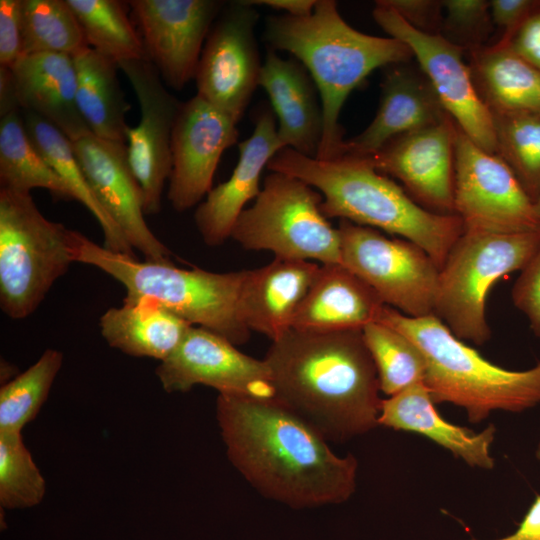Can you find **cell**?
<instances>
[{
	"label": "cell",
	"instance_id": "f35d334b",
	"mask_svg": "<svg viewBox=\"0 0 540 540\" xmlns=\"http://www.w3.org/2000/svg\"><path fill=\"white\" fill-rule=\"evenodd\" d=\"M511 297L515 307L528 319L533 334L540 337V246L520 271Z\"/></svg>",
	"mask_w": 540,
	"mask_h": 540
},
{
	"label": "cell",
	"instance_id": "ab89813d",
	"mask_svg": "<svg viewBox=\"0 0 540 540\" xmlns=\"http://www.w3.org/2000/svg\"><path fill=\"white\" fill-rule=\"evenodd\" d=\"M405 22L418 31L441 34L443 23L442 1L437 0H381Z\"/></svg>",
	"mask_w": 540,
	"mask_h": 540
},
{
	"label": "cell",
	"instance_id": "cb8c5ba5",
	"mask_svg": "<svg viewBox=\"0 0 540 540\" xmlns=\"http://www.w3.org/2000/svg\"><path fill=\"white\" fill-rule=\"evenodd\" d=\"M9 68L19 108L44 118L70 141L91 133L76 102L77 74L73 56L29 54Z\"/></svg>",
	"mask_w": 540,
	"mask_h": 540
},
{
	"label": "cell",
	"instance_id": "836d02e7",
	"mask_svg": "<svg viewBox=\"0 0 540 540\" xmlns=\"http://www.w3.org/2000/svg\"><path fill=\"white\" fill-rule=\"evenodd\" d=\"M362 333L382 393L391 397L413 385L424 384L425 357L407 336L377 321L364 326Z\"/></svg>",
	"mask_w": 540,
	"mask_h": 540
},
{
	"label": "cell",
	"instance_id": "8992f818",
	"mask_svg": "<svg viewBox=\"0 0 540 540\" xmlns=\"http://www.w3.org/2000/svg\"><path fill=\"white\" fill-rule=\"evenodd\" d=\"M75 262L94 266L118 281L126 296H148L191 325L218 334L234 345L249 339L238 318V298L245 270L216 273L182 269L172 262L139 261L113 252L73 230Z\"/></svg>",
	"mask_w": 540,
	"mask_h": 540
},
{
	"label": "cell",
	"instance_id": "b9f144b4",
	"mask_svg": "<svg viewBox=\"0 0 540 540\" xmlns=\"http://www.w3.org/2000/svg\"><path fill=\"white\" fill-rule=\"evenodd\" d=\"M540 7V0H492L493 26L502 30L496 43L507 44L523 22Z\"/></svg>",
	"mask_w": 540,
	"mask_h": 540
},
{
	"label": "cell",
	"instance_id": "c3c4849f",
	"mask_svg": "<svg viewBox=\"0 0 540 540\" xmlns=\"http://www.w3.org/2000/svg\"><path fill=\"white\" fill-rule=\"evenodd\" d=\"M536 458L540 461V441L537 445V449H536Z\"/></svg>",
	"mask_w": 540,
	"mask_h": 540
},
{
	"label": "cell",
	"instance_id": "7c38bea8",
	"mask_svg": "<svg viewBox=\"0 0 540 540\" xmlns=\"http://www.w3.org/2000/svg\"><path fill=\"white\" fill-rule=\"evenodd\" d=\"M372 14L390 37L410 48L444 110L461 131L481 149L496 154L493 116L481 99L470 68L463 60L465 49L441 34L416 30L381 1H376Z\"/></svg>",
	"mask_w": 540,
	"mask_h": 540
},
{
	"label": "cell",
	"instance_id": "8fae6325",
	"mask_svg": "<svg viewBox=\"0 0 540 540\" xmlns=\"http://www.w3.org/2000/svg\"><path fill=\"white\" fill-rule=\"evenodd\" d=\"M454 214L464 231L514 234L540 230V217L510 167L456 125Z\"/></svg>",
	"mask_w": 540,
	"mask_h": 540
},
{
	"label": "cell",
	"instance_id": "52a82bcc",
	"mask_svg": "<svg viewBox=\"0 0 540 540\" xmlns=\"http://www.w3.org/2000/svg\"><path fill=\"white\" fill-rule=\"evenodd\" d=\"M73 230L47 219L31 194L0 189V307L30 316L75 262Z\"/></svg>",
	"mask_w": 540,
	"mask_h": 540
},
{
	"label": "cell",
	"instance_id": "d4e9b609",
	"mask_svg": "<svg viewBox=\"0 0 540 540\" xmlns=\"http://www.w3.org/2000/svg\"><path fill=\"white\" fill-rule=\"evenodd\" d=\"M435 405L423 383L413 385L383 399L379 426L420 434L470 467L492 470L495 466L491 452L495 425L489 424L481 431H475L452 424L440 415Z\"/></svg>",
	"mask_w": 540,
	"mask_h": 540
},
{
	"label": "cell",
	"instance_id": "4316f807",
	"mask_svg": "<svg viewBox=\"0 0 540 540\" xmlns=\"http://www.w3.org/2000/svg\"><path fill=\"white\" fill-rule=\"evenodd\" d=\"M190 323L148 296H125L99 319L107 344L127 355L167 359L183 341Z\"/></svg>",
	"mask_w": 540,
	"mask_h": 540
},
{
	"label": "cell",
	"instance_id": "ac0fdd59",
	"mask_svg": "<svg viewBox=\"0 0 540 540\" xmlns=\"http://www.w3.org/2000/svg\"><path fill=\"white\" fill-rule=\"evenodd\" d=\"M455 133L456 124L447 116L437 124L395 137L363 157L379 172L399 180L423 208L453 215Z\"/></svg>",
	"mask_w": 540,
	"mask_h": 540
},
{
	"label": "cell",
	"instance_id": "9a60e30c",
	"mask_svg": "<svg viewBox=\"0 0 540 540\" xmlns=\"http://www.w3.org/2000/svg\"><path fill=\"white\" fill-rule=\"evenodd\" d=\"M235 346L207 329L191 326L174 353L159 363L156 376L168 393L205 385L219 394L275 399L265 360L248 356Z\"/></svg>",
	"mask_w": 540,
	"mask_h": 540
},
{
	"label": "cell",
	"instance_id": "7dc6e473",
	"mask_svg": "<svg viewBox=\"0 0 540 540\" xmlns=\"http://www.w3.org/2000/svg\"><path fill=\"white\" fill-rule=\"evenodd\" d=\"M534 204H535V208H536L537 214H538V216L540 217V196H539V198L534 202Z\"/></svg>",
	"mask_w": 540,
	"mask_h": 540
},
{
	"label": "cell",
	"instance_id": "9c48e42d",
	"mask_svg": "<svg viewBox=\"0 0 540 540\" xmlns=\"http://www.w3.org/2000/svg\"><path fill=\"white\" fill-rule=\"evenodd\" d=\"M323 196L306 182L270 171L254 204L237 218L231 238L275 258L341 264L338 228L321 210Z\"/></svg>",
	"mask_w": 540,
	"mask_h": 540
},
{
	"label": "cell",
	"instance_id": "d6986e66",
	"mask_svg": "<svg viewBox=\"0 0 540 540\" xmlns=\"http://www.w3.org/2000/svg\"><path fill=\"white\" fill-rule=\"evenodd\" d=\"M75 157L96 199L145 260L171 262L169 249L148 227L140 185L128 160L127 145L92 133L71 141Z\"/></svg>",
	"mask_w": 540,
	"mask_h": 540
},
{
	"label": "cell",
	"instance_id": "ee69618b",
	"mask_svg": "<svg viewBox=\"0 0 540 540\" xmlns=\"http://www.w3.org/2000/svg\"><path fill=\"white\" fill-rule=\"evenodd\" d=\"M495 540H540V494L533 500L516 531Z\"/></svg>",
	"mask_w": 540,
	"mask_h": 540
},
{
	"label": "cell",
	"instance_id": "3957f363",
	"mask_svg": "<svg viewBox=\"0 0 540 540\" xmlns=\"http://www.w3.org/2000/svg\"><path fill=\"white\" fill-rule=\"evenodd\" d=\"M267 169L294 176L319 191L327 219L340 218L411 241L439 268L464 232L458 216L423 208L363 156L342 154L320 160L283 148Z\"/></svg>",
	"mask_w": 540,
	"mask_h": 540
},
{
	"label": "cell",
	"instance_id": "1f68e13d",
	"mask_svg": "<svg viewBox=\"0 0 540 540\" xmlns=\"http://www.w3.org/2000/svg\"><path fill=\"white\" fill-rule=\"evenodd\" d=\"M88 46L117 64L146 58L140 33L117 0H66Z\"/></svg>",
	"mask_w": 540,
	"mask_h": 540
},
{
	"label": "cell",
	"instance_id": "e0dca14e",
	"mask_svg": "<svg viewBox=\"0 0 540 540\" xmlns=\"http://www.w3.org/2000/svg\"><path fill=\"white\" fill-rule=\"evenodd\" d=\"M238 135L237 123L198 95L182 102L172 132L167 191L176 211L194 207L209 193L221 156Z\"/></svg>",
	"mask_w": 540,
	"mask_h": 540
},
{
	"label": "cell",
	"instance_id": "ba28073f",
	"mask_svg": "<svg viewBox=\"0 0 540 540\" xmlns=\"http://www.w3.org/2000/svg\"><path fill=\"white\" fill-rule=\"evenodd\" d=\"M540 246V230L497 234L464 231L440 268L434 315L460 340L491 336L486 303L504 276L522 270Z\"/></svg>",
	"mask_w": 540,
	"mask_h": 540
},
{
	"label": "cell",
	"instance_id": "f1b7e54d",
	"mask_svg": "<svg viewBox=\"0 0 540 540\" xmlns=\"http://www.w3.org/2000/svg\"><path fill=\"white\" fill-rule=\"evenodd\" d=\"M79 112L90 132L107 141L127 143L125 99L117 75L118 64L87 47L73 56Z\"/></svg>",
	"mask_w": 540,
	"mask_h": 540
},
{
	"label": "cell",
	"instance_id": "83f0119b",
	"mask_svg": "<svg viewBox=\"0 0 540 540\" xmlns=\"http://www.w3.org/2000/svg\"><path fill=\"white\" fill-rule=\"evenodd\" d=\"M476 89L493 115L540 114V71L508 44L469 51Z\"/></svg>",
	"mask_w": 540,
	"mask_h": 540
},
{
	"label": "cell",
	"instance_id": "7402d4cb",
	"mask_svg": "<svg viewBox=\"0 0 540 540\" xmlns=\"http://www.w3.org/2000/svg\"><path fill=\"white\" fill-rule=\"evenodd\" d=\"M259 86L270 99L284 147L317 158L324 129L323 108L307 69L297 59H284L268 48Z\"/></svg>",
	"mask_w": 540,
	"mask_h": 540
},
{
	"label": "cell",
	"instance_id": "5b68a950",
	"mask_svg": "<svg viewBox=\"0 0 540 540\" xmlns=\"http://www.w3.org/2000/svg\"><path fill=\"white\" fill-rule=\"evenodd\" d=\"M377 322L407 336L426 360L424 385L435 404L462 408L469 422L492 413H521L540 405V363L527 370L498 366L458 339L434 314L410 317L384 305Z\"/></svg>",
	"mask_w": 540,
	"mask_h": 540
},
{
	"label": "cell",
	"instance_id": "f6af8a7d",
	"mask_svg": "<svg viewBox=\"0 0 540 540\" xmlns=\"http://www.w3.org/2000/svg\"><path fill=\"white\" fill-rule=\"evenodd\" d=\"M247 3L263 5L294 17H305L312 14L317 0H246Z\"/></svg>",
	"mask_w": 540,
	"mask_h": 540
},
{
	"label": "cell",
	"instance_id": "4dcf8cb0",
	"mask_svg": "<svg viewBox=\"0 0 540 540\" xmlns=\"http://www.w3.org/2000/svg\"><path fill=\"white\" fill-rule=\"evenodd\" d=\"M37 188L58 199H74L68 185L32 143L23 117L13 111L0 120V189L31 194Z\"/></svg>",
	"mask_w": 540,
	"mask_h": 540
},
{
	"label": "cell",
	"instance_id": "e575fe53",
	"mask_svg": "<svg viewBox=\"0 0 540 540\" xmlns=\"http://www.w3.org/2000/svg\"><path fill=\"white\" fill-rule=\"evenodd\" d=\"M63 364V354L47 349L27 370L0 389V433H21L39 413Z\"/></svg>",
	"mask_w": 540,
	"mask_h": 540
},
{
	"label": "cell",
	"instance_id": "4fadbf2b",
	"mask_svg": "<svg viewBox=\"0 0 540 540\" xmlns=\"http://www.w3.org/2000/svg\"><path fill=\"white\" fill-rule=\"evenodd\" d=\"M257 21L253 5L246 0L231 2L211 27L194 77L196 95L236 123L259 86Z\"/></svg>",
	"mask_w": 540,
	"mask_h": 540
},
{
	"label": "cell",
	"instance_id": "5bb4252c",
	"mask_svg": "<svg viewBox=\"0 0 540 540\" xmlns=\"http://www.w3.org/2000/svg\"><path fill=\"white\" fill-rule=\"evenodd\" d=\"M118 67L140 108L138 125L127 131L128 160L143 193L145 215L157 214L171 172L172 132L182 102L166 89L147 58L122 61Z\"/></svg>",
	"mask_w": 540,
	"mask_h": 540
},
{
	"label": "cell",
	"instance_id": "44dd1931",
	"mask_svg": "<svg viewBox=\"0 0 540 540\" xmlns=\"http://www.w3.org/2000/svg\"><path fill=\"white\" fill-rule=\"evenodd\" d=\"M385 68L374 119L360 134L345 140L342 154L371 155L391 139L449 116L423 72L416 71L408 62Z\"/></svg>",
	"mask_w": 540,
	"mask_h": 540
},
{
	"label": "cell",
	"instance_id": "6da1fadb",
	"mask_svg": "<svg viewBox=\"0 0 540 540\" xmlns=\"http://www.w3.org/2000/svg\"><path fill=\"white\" fill-rule=\"evenodd\" d=\"M216 417L232 465L263 496L295 509L340 504L358 462L275 399L219 394Z\"/></svg>",
	"mask_w": 540,
	"mask_h": 540
},
{
	"label": "cell",
	"instance_id": "d6a6232c",
	"mask_svg": "<svg viewBox=\"0 0 540 540\" xmlns=\"http://www.w3.org/2000/svg\"><path fill=\"white\" fill-rule=\"evenodd\" d=\"M23 56L61 53L74 56L89 47L66 0H21Z\"/></svg>",
	"mask_w": 540,
	"mask_h": 540
},
{
	"label": "cell",
	"instance_id": "bcb514c9",
	"mask_svg": "<svg viewBox=\"0 0 540 540\" xmlns=\"http://www.w3.org/2000/svg\"><path fill=\"white\" fill-rule=\"evenodd\" d=\"M19 105L16 97L12 73L9 67L0 66V116L18 111Z\"/></svg>",
	"mask_w": 540,
	"mask_h": 540
},
{
	"label": "cell",
	"instance_id": "7bdbcfd3",
	"mask_svg": "<svg viewBox=\"0 0 540 540\" xmlns=\"http://www.w3.org/2000/svg\"><path fill=\"white\" fill-rule=\"evenodd\" d=\"M507 44L540 71V7L523 22Z\"/></svg>",
	"mask_w": 540,
	"mask_h": 540
},
{
	"label": "cell",
	"instance_id": "277c9868",
	"mask_svg": "<svg viewBox=\"0 0 540 540\" xmlns=\"http://www.w3.org/2000/svg\"><path fill=\"white\" fill-rule=\"evenodd\" d=\"M264 38L270 49L291 53L316 84L324 117L316 158L320 160L343 153L345 139L339 117L349 94L375 69L413 58L402 41L365 34L351 27L333 0H317L309 16H270Z\"/></svg>",
	"mask_w": 540,
	"mask_h": 540
},
{
	"label": "cell",
	"instance_id": "d590c367",
	"mask_svg": "<svg viewBox=\"0 0 540 540\" xmlns=\"http://www.w3.org/2000/svg\"><path fill=\"white\" fill-rule=\"evenodd\" d=\"M496 155L535 202L540 196V114L493 115Z\"/></svg>",
	"mask_w": 540,
	"mask_h": 540
},
{
	"label": "cell",
	"instance_id": "60d3db41",
	"mask_svg": "<svg viewBox=\"0 0 540 540\" xmlns=\"http://www.w3.org/2000/svg\"><path fill=\"white\" fill-rule=\"evenodd\" d=\"M21 0L0 1V66L11 67L23 56Z\"/></svg>",
	"mask_w": 540,
	"mask_h": 540
},
{
	"label": "cell",
	"instance_id": "f546056e",
	"mask_svg": "<svg viewBox=\"0 0 540 540\" xmlns=\"http://www.w3.org/2000/svg\"><path fill=\"white\" fill-rule=\"evenodd\" d=\"M24 125L37 150L70 188L73 198L81 202L98 221L104 235V247L135 256L133 248L118 226L96 199L75 157L71 141L54 125L35 113L25 111Z\"/></svg>",
	"mask_w": 540,
	"mask_h": 540
},
{
	"label": "cell",
	"instance_id": "30bf717a",
	"mask_svg": "<svg viewBox=\"0 0 540 540\" xmlns=\"http://www.w3.org/2000/svg\"><path fill=\"white\" fill-rule=\"evenodd\" d=\"M338 230L341 264L385 305L415 318L434 314L440 268L421 247L347 220Z\"/></svg>",
	"mask_w": 540,
	"mask_h": 540
},
{
	"label": "cell",
	"instance_id": "7a4b0ae2",
	"mask_svg": "<svg viewBox=\"0 0 540 540\" xmlns=\"http://www.w3.org/2000/svg\"><path fill=\"white\" fill-rule=\"evenodd\" d=\"M275 400L326 441L344 442L379 426L382 401L362 329H290L264 358Z\"/></svg>",
	"mask_w": 540,
	"mask_h": 540
},
{
	"label": "cell",
	"instance_id": "8d00e7d4",
	"mask_svg": "<svg viewBox=\"0 0 540 540\" xmlns=\"http://www.w3.org/2000/svg\"><path fill=\"white\" fill-rule=\"evenodd\" d=\"M46 482L21 433H0V505L23 509L38 505Z\"/></svg>",
	"mask_w": 540,
	"mask_h": 540
},
{
	"label": "cell",
	"instance_id": "74e56055",
	"mask_svg": "<svg viewBox=\"0 0 540 540\" xmlns=\"http://www.w3.org/2000/svg\"><path fill=\"white\" fill-rule=\"evenodd\" d=\"M442 7V36L469 51L484 46L493 28L490 1L443 0Z\"/></svg>",
	"mask_w": 540,
	"mask_h": 540
},
{
	"label": "cell",
	"instance_id": "603a6c76",
	"mask_svg": "<svg viewBox=\"0 0 540 540\" xmlns=\"http://www.w3.org/2000/svg\"><path fill=\"white\" fill-rule=\"evenodd\" d=\"M319 268L313 261L275 258L263 267L245 270L237 306L242 325L272 341L279 339L292 329L293 317Z\"/></svg>",
	"mask_w": 540,
	"mask_h": 540
},
{
	"label": "cell",
	"instance_id": "ffe728a7",
	"mask_svg": "<svg viewBox=\"0 0 540 540\" xmlns=\"http://www.w3.org/2000/svg\"><path fill=\"white\" fill-rule=\"evenodd\" d=\"M283 148L274 113L262 109L256 117L251 136L238 144L239 158L231 176L212 188L196 208L195 224L208 246L221 245L231 237L244 206L255 200L262 189L260 178L263 169Z\"/></svg>",
	"mask_w": 540,
	"mask_h": 540
},
{
	"label": "cell",
	"instance_id": "484cf974",
	"mask_svg": "<svg viewBox=\"0 0 540 540\" xmlns=\"http://www.w3.org/2000/svg\"><path fill=\"white\" fill-rule=\"evenodd\" d=\"M385 304L360 277L342 264H322L292 320V329H362L377 320Z\"/></svg>",
	"mask_w": 540,
	"mask_h": 540
},
{
	"label": "cell",
	"instance_id": "2e32d148",
	"mask_svg": "<svg viewBox=\"0 0 540 540\" xmlns=\"http://www.w3.org/2000/svg\"><path fill=\"white\" fill-rule=\"evenodd\" d=\"M146 58L163 82L181 90L195 77L207 36L221 12L216 0H132Z\"/></svg>",
	"mask_w": 540,
	"mask_h": 540
}]
</instances>
